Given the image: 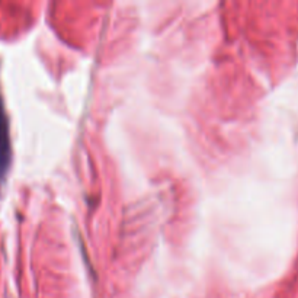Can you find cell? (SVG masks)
Here are the masks:
<instances>
[{
	"label": "cell",
	"mask_w": 298,
	"mask_h": 298,
	"mask_svg": "<svg viewBox=\"0 0 298 298\" xmlns=\"http://www.w3.org/2000/svg\"><path fill=\"white\" fill-rule=\"evenodd\" d=\"M10 162V141H9V125L7 118L0 100V176H3Z\"/></svg>",
	"instance_id": "obj_1"
}]
</instances>
